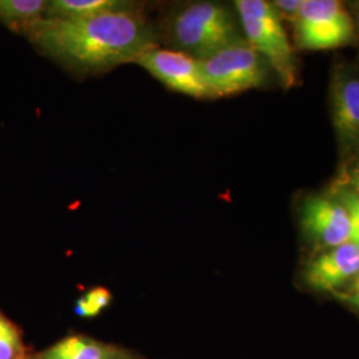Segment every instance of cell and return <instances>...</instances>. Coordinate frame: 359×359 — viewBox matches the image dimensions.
<instances>
[{"label": "cell", "instance_id": "obj_10", "mask_svg": "<svg viewBox=\"0 0 359 359\" xmlns=\"http://www.w3.org/2000/svg\"><path fill=\"white\" fill-rule=\"evenodd\" d=\"M40 359H128L114 346L83 335H72L59 341L41 353Z\"/></svg>", "mask_w": 359, "mask_h": 359}, {"label": "cell", "instance_id": "obj_12", "mask_svg": "<svg viewBox=\"0 0 359 359\" xmlns=\"http://www.w3.org/2000/svg\"><path fill=\"white\" fill-rule=\"evenodd\" d=\"M44 0H0V22L13 32L27 31L46 16Z\"/></svg>", "mask_w": 359, "mask_h": 359}, {"label": "cell", "instance_id": "obj_19", "mask_svg": "<svg viewBox=\"0 0 359 359\" xmlns=\"http://www.w3.org/2000/svg\"><path fill=\"white\" fill-rule=\"evenodd\" d=\"M350 10H351V19L354 22V27L359 29V1H353L350 3Z\"/></svg>", "mask_w": 359, "mask_h": 359}, {"label": "cell", "instance_id": "obj_15", "mask_svg": "<svg viewBox=\"0 0 359 359\" xmlns=\"http://www.w3.org/2000/svg\"><path fill=\"white\" fill-rule=\"evenodd\" d=\"M345 206L350 219V243L359 249V196L350 189H345L337 198Z\"/></svg>", "mask_w": 359, "mask_h": 359}, {"label": "cell", "instance_id": "obj_7", "mask_svg": "<svg viewBox=\"0 0 359 359\" xmlns=\"http://www.w3.org/2000/svg\"><path fill=\"white\" fill-rule=\"evenodd\" d=\"M301 225L309 238L326 249L350 243V219L338 200L310 197L301 210Z\"/></svg>", "mask_w": 359, "mask_h": 359}, {"label": "cell", "instance_id": "obj_6", "mask_svg": "<svg viewBox=\"0 0 359 359\" xmlns=\"http://www.w3.org/2000/svg\"><path fill=\"white\" fill-rule=\"evenodd\" d=\"M136 63L144 67L169 90L196 99H212L200 60L184 52L158 48L156 46L144 52Z\"/></svg>", "mask_w": 359, "mask_h": 359}, {"label": "cell", "instance_id": "obj_5", "mask_svg": "<svg viewBox=\"0 0 359 359\" xmlns=\"http://www.w3.org/2000/svg\"><path fill=\"white\" fill-rule=\"evenodd\" d=\"M294 27L298 46L310 51L342 47L355 31L348 8L337 0H304Z\"/></svg>", "mask_w": 359, "mask_h": 359}, {"label": "cell", "instance_id": "obj_9", "mask_svg": "<svg viewBox=\"0 0 359 359\" xmlns=\"http://www.w3.org/2000/svg\"><path fill=\"white\" fill-rule=\"evenodd\" d=\"M359 273V249L351 243L327 249L306 268V283L316 290L334 292Z\"/></svg>", "mask_w": 359, "mask_h": 359}, {"label": "cell", "instance_id": "obj_18", "mask_svg": "<svg viewBox=\"0 0 359 359\" xmlns=\"http://www.w3.org/2000/svg\"><path fill=\"white\" fill-rule=\"evenodd\" d=\"M347 298L359 306V273L358 276L353 280V285H351V289H350V293L347 295Z\"/></svg>", "mask_w": 359, "mask_h": 359}, {"label": "cell", "instance_id": "obj_16", "mask_svg": "<svg viewBox=\"0 0 359 359\" xmlns=\"http://www.w3.org/2000/svg\"><path fill=\"white\" fill-rule=\"evenodd\" d=\"M271 4L276 8L277 13L280 15L281 20L286 19L294 25L299 11L302 8L304 0H276Z\"/></svg>", "mask_w": 359, "mask_h": 359}, {"label": "cell", "instance_id": "obj_3", "mask_svg": "<svg viewBox=\"0 0 359 359\" xmlns=\"http://www.w3.org/2000/svg\"><path fill=\"white\" fill-rule=\"evenodd\" d=\"M234 7L249 46L274 69L285 88L294 87L298 80L294 52L273 4L265 0H237Z\"/></svg>", "mask_w": 359, "mask_h": 359}, {"label": "cell", "instance_id": "obj_4", "mask_svg": "<svg viewBox=\"0 0 359 359\" xmlns=\"http://www.w3.org/2000/svg\"><path fill=\"white\" fill-rule=\"evenodd\" d=\"M264 59L246 40H240L200 60L212 99L258 88L265 81Z\"/></svg>", "mask_w": 359, "mask_h": 359}, {"label": "cell", "instance_id": "obj_17", "mask_svg": "<svg viewBox=\"0 0 359 359\" xmlns=\"http://www.w3.org/2000/svg\"><path fill=\"white\" fill-rule=\"evenodd\" d=\"M348 184H350V191L359 196V164L358 167L354 168L353 172L350 173Z\"/></svg>", "mask_w": 359, "mask_h": 359}, {"label": "cell", "instance_id": "obj_8", "mask_svg": "<svg viewBox=\"0 0 359 359\" xmlns=\"http://www.w3.org/2000/svg\"><path fill=\"white\" fill-rule=\"evenodd\" d=\"M330 107L339 144L346 149L359 147V72L347 67L335 69L330 86Z\"/></svg>", "mask_w": 359, "mask_h": 359}, {"label": "cell", "instance_id": "obj_1", "mask_svg": "<svg viewBox=\"0 0 359 359\" xmlns=\"http://www.w3.org/2000/svg\"><path fill=\"white\" fill-rule=\"evenodd\" d=\"M26 36L36 50L79 75L137 62L156 47L154 29L137 10L81 19L43 18Z\"/></svg>", "mask_w": 359, "mask_h": 359}, {"label": "cell", "instance_id": "obj_11", "mask_svg": "<svg viewBox=\"0 0 359 359\" xmlns=\"http://www.w3.org/2000/svg\"><path fill=\"white\" fill-rule=\"evenodd\" d=\"M137 10L132 1L121 0H52L47 1L44 18L81 19L103 13Z\"/></svg>", "mask_w": 359, "mask_h": 359}, {"label": "cell", "instance_id": "obj_14", "mask_svg": "<svg viewBox=\"0 0 359 359\" xmlns=\"http://www.w3.org/2000/svg\"><path fill=\"white\" fill-rule=\"evenodd\" d=\"M112 302V293L103 286H96L81 295L75 304V313L83 318L97 317Z\"/></svg>", "mask_w": 359, "mask_h": 359}, {"label": "cell", "instance_id": "obj_20", "mask_svg": "<svg viewBox=\"0 0 359 359\" xmlns=\"http://www.w3.org/2000/svg\"><path fill=\"white\" fill-rule=\"evenodd\" d=\"M25 359H28V358H25ZM39 359H40V358H39Z\"/></svg>", "mask_w": 359, "mask_h": 359}, {"label": "cell", "instance_id": "obj_13", "mask_svg": "<svg viewBox=\"0 0 359 359\" xmlns=\"http://www.w3.org/2000/svg\"><path fill=\"white\" fill-rule=\"evenodd\" d=\"M25 345L18 327L0 311V359H25Z\"/></svg>", "mask_w": 359, "mask_h": 359}, {"label": "cell", "instance_id": "obj_2", "mask_svg": "<svg viewBox=\"0 0 359 359\" xmlns=\"http://www.w3.org/2000/svg\"><path fill=\"white\" fill-rule=\"evenodd\" d=\"M169 41L196 60H204L243 40L231 10L213 1H196L181 7L169 19Z\"/></svg>", "mask_w": 359, "mask_h": 359}]
</instances>
